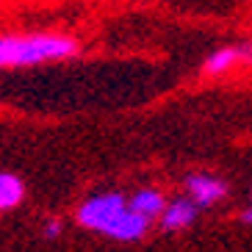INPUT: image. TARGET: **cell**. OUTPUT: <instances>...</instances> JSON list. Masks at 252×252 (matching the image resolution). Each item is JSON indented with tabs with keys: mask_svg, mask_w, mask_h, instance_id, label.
Instances as JSON below:
<instances>
[{
	"mask_svg": "<svg viewBox=\"0 0 252 252\" xmlns=\"http://www.w3.org/2000/svg\"><path fill=\"white\" fill-rule=\"evenodd\" d=\"M78 222L83 227L103 233L114 241H139L147 233V219L139 216L133 208L127 205V197L117 191L94 194L78 208Z\"/></svg>",
	"mask_w": 252,
	"mask_h": 252,
	"instance_id": "1",
	"label": "cell"
},
{
	"mask_svg": "<svg viewBox=\"0 0 252 252\" xmlns=\"http://www.w3.org/2000/svg\"><path fill=\"white\" fill-rule=\"evenodd\" d=\"M78 42L59 33H28V36L0 39V67H33L45 61L69 59Z\"/></svg>",
	"mask_w": 252,
	"mask_h": 252,
	"instance_id": "2",
	"label": "cell"
},
{
	"mask_svg": "<svg viewBox=\"0 0 252 252\" xmlns=\"http://www.w3.org/2000/svg\"><path fill=\"white\" fill-rule=\"evenodd\" d=\"M186 191L200 208H208L224 200L227 186H224V180L214 178V175H191V178H186Z\"/></svg>",
	"mask_w": 252,
	"mask_h": 252,
	"instance_id": "3",
	"label": "cell"
},
{
	"mask_svg": "<svg viewBox=\"0 0 252 252\" xmlns=\"http://www.w3.org/2000/svg\"><path fill=\"white\" fill-rule=\"evenodd\" d=\"M197 214H200V205L191 197H178V200H172L169 205L163 208L161 224L166 230H183L197 219Z\"/></svg>",
	"mask_w": 252,
	"mask_h": 252,
	"instance_id": "4",
	"label": "cell"
},
{
	"mask_svg": "<svg viewBox=\"0 0 252 252\" xmlns=\"http://www.w3.org/2000/svg\"><path fill=\"white\" fill-rule=\"evenodd\" d=\"M127 205L133 208L139 216H144V219H156V216L163 214V208H166V200H163V194L158 191V189H139V191L127 200Z\"/></svg>",
	"mask_w": 252,
	"mask_h": 252,
	"instance_id": "5",
	"label": "cell"
},
{
	"mask_svg": "<svg viewBox=\"0 0 252 252\" xmlns=\"http://www.w3.org/2000/svg\"><path fill=\"white\" fill-rule=\"evenodd\" d=\"M25 197V186L23 180L11 175V172H0V211L17 208Z\"/></svg>",
	"mask_w": 252,
	"mask_h": 252,
	"instance_id": "6",
	"label": "cell"
},
{
	"mask_svg": "<svg viewBox=\"0 0 252 252\" xmlns=\"http://www.w3.org/2000/svg\"><path fill=\"white\" fill-rule=\"evenodd\" d=\"M233 64H238V47H219L205 59L202 69L208 75H224L227 69H233Z\"/></svg>",
	"mask_w": 252,
	"mask_h": 252,
	"instance_id": "7",
	"label": "cell"
},
{
	"mask_svg": "<svg viewBox=\"0 0 252 252\" xmlns=\"http://www.w3.org/2000/svg\"><path fill=\"white\" fill-rule=\"evenodd\" d=\"M236 47H238V61L247 64V67H252V42H241Z\"/></svg>",
	"mask_w": 252,
	"mask_h": 252,
	"instance_id": "8",
	"label": "cell"
},
{
	"mask_svg": "<svg viewBox=\"0 0 252 252\" xmlns=\"http://www.w3.org/2000/svg\"><path fill=\"white\" fill-rule=\"evenodd\" d=\"M56 236H61V222L59 219H50L45 224V238H56Z\"/></svg>",
	"mask_w": 252,
	"mask_h": 252,
	"instance_id": "9",
	"label": "cell"
},
{
	"mask_svg": "<svg viewBox=\"0 0 252 252\" xmlns=\"http://www.w3.org/2000/svg\"><path fill=\"white\" fill-rule=\"evenodd\" d=\"M241 219H244L247 224H252V200H250V208H247L244 214H241Z\"/></svg>",
	"mask_w": 252,
	"mask_h": 252,
	"instance_id": "10",
	"label": "cell"
}]
</instances>
